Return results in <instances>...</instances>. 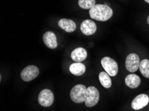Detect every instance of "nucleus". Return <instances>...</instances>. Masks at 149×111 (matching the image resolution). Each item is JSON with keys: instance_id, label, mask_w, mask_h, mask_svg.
<instances>
[{"instance_id": "f257e3e1", "label": "nucleus", "mask_w": 149, "mask_h": 111, "mask_svg": "<svg viewBox=\"0 0 149 111\" xmlns=\"http://www.w3.org/2000/svg\"><path fill=\"white\" fill-rule=\"evenodd\" d=\"M90 16L92 19L97 21H106L111 18L113 15V11L107 5L96 4L89 11Z\"/></svg>"}, {"instance_id": "f03ea898", "label": "nucleus", "mask_w": 149, "mask_h": 111, "mask_svg": "<svg viewBox=\"0 0 149 111\" xmlns=\"http://www.w3.org/2000/svg\"><path fill=\"white\" fill-rule=\"evenodd\" d=\"M87 88L83 85H76L70 91V98L75 103H82L85 101Z\"/></svg>"}, {"instance_id": "7ed1b4c3", "label": "nucleus", "mask_w": 149, "mask_h": 111, "mask_svg": "<svg viewBox=\"0 0 149 111\" xmlns=\"http://www.w3.org/2000/svg\"><path fill=\"white\" fill-rule=\"evenodd\" d=\"M101 65L110 76L114 77L116 75L118 72V65L113 59L109 57H105L102 59Z\"/></svg>"}, {"instance_id": "20e7f679", "label": "nucleus", "mask_w": 149, "mask_h": 111, "mask_svg": "<svg viewBox=\"0 0 149 111\" xmlns=\"http://www.w3.org/2000/svg\"><path fill=\"white\" fill-rule=\"evenodd\" d=\"M100 99V94L98 89L94 87H89L87 88L86 95L85 105L88 107L95 106Z\"/></svg>"}, {"instance_id": "39448f33", "label": "nucleus", "mask_w": 149, "mask_h": 111, "mask_svg": "<svg viewBox=\"0 0 149 111\" xmlns=\"http://www.w3.org/2000/svg\"><path fill=\"white\" fill-rule=\"evenodd\" d=\"M39 104L44 107H48L54 103V94L49 89H44L40 92L38 96Z\"/></svg>"}, {"instance_id": "423d86ee", "label": "nucleus", "mask_w": 149, "mask_h": 111, "mask_svg": "<svg viewBox=\"0 0 149 111\" xmlns=\"http://www.w3.org/2000/svg\"><path fill=\"white\" fill-rule=\"evenodd\" d=\"M39 69L34 65H29L25 67L21 72V78L26 82L31 81L36 79L39 74Z\"/></svg>"}, {"instance_id": "0eeeda50", "label": "nucleus", "mask_w": 149, "mask_h": 111, "mask_svg": "<svg viewBox=\"0 0 149 111\" xmlns=\"http://www.w3.org/2000/svg\"><path fill=\"white\" fill-rule=\"evenodd\" d=\"M140 61L139 57L135 53H131L126 57V68L129 72L136 71L139 68Z\"/></svg>"}, {"instance_id": "6e6552de", "label": "nucleus", "mask_w": 149, "mask_h": 111, "mask_svg": "<svg viewBox=\"0 0 149 111\" xmlns=\"http://www.w3.org/2000/svg\"><path fill=\"white\" fill-rule=\"evenodd\" d=\"M149 98L146 94H141L135 97L132 102V108L134 110H141L148 105Z\"/></svg>"}, {"instance_id": "1a4fd4ad", "label": "nucleus", "mask_w": 149, "mask_h": 111, "mask_svg": "<svg viewBox=\"0 0 149 111\" xmlns=\"http://www.w3.org/2000/svg\"><path fill=\"white\" fill-rule=\"evenodd\" d=\"M80 29L85 35H92L96 31V25L92 20H84L81 24Z\"/></svg>"}, {"instance_id": "9d476101", "label": "nucleus", "mask_w": 149, "mask_h": 111, "mask_svg": "<svg viewBox=\"0 0 149 111\" xmlns=\"http://www.w3.org/2000/svg\"><path fill=\"white\" fill-rule=\"evenodd\" d=\"M43 40H44V44L48 48L56 49L58 46L56 36L52 31H47L45 33L44 36H43Z\"/></svg>"}, {"instance_id": "9b49d317", "label": "nucleus", "mask_w": 149, "mask_h": 111, "mask_svg": "<svg viewBox=\"0 0 149 111\" xmlns=\"http://www.w3.org/2000/svg\"><path fill=\"white\" fill-rule=\"evenodd\" d=\"M58 26L60 28L64 29L65 31L68 33H71L75 31L76 28V25L75 22L72 21L71 19H61L59 21H58Z\"/></svg>"}, {"instance_id": "f8f14e48", "label": "nucleus", "mask_w": 149, "mask_h": 111, "mask_svg": "<svg viewBox=\"0 0 149 111\" xmlns=\"http://www.w3.org/2000/svg\"><path fill=\"white\" fill-rule=\"evenodd\" d=\"M71 57L72 60L81 63L87 57V51L82 47H78L72 52Z\"/></svg>"}, {"instance_id": "ddd939ff", "label": "nucleus", "mask_w": 149, "mask_h": 111, "mask_svg": "<svg viewBox=\"0 0 149 111\" xmlns=\"http://www.w3.org/2000/svg\"><path fill=\"white\" fill-rule=\"evenodd\" d=\"M125 83L129 88L135 89L141 84V79L135 74H130L125 78Z\"/></svg>"}, {"instance_id": "4468645a", "label": "nucleus", "mask_w": 149, "mask_h": 111, "mask_svg": "<svg viewBox=\"0 0 149 111\" xmlns=\"http://www.w3.org/2000/svg\"><path fill=\"white\" fill-rule=\"evenodd\" d=\"M69 70L71 73L73 74L74 75L81 76L83 74H84L86 71V67L82 63L76 62L70 65Z\"/></svg>"}, {"instance_id": "2eb2a0df", "label": "nucleus", "mask_w": 149, "mask_h": 111, "mask_svg": "<svg viewBox=\"0 0 149 111\" xmlns=\"http://www.w3.org/2000/svg\"><path fill=\"white\" fill-rule=\"evenodd\" d=\"M99 81L101 85L106 89H109L112 86V81L110 75L107 72H100L99 74Z\"/></svg>"}, {"instance_id": "dca6fc26", "label": "nucleus", "mask_w": 149, "mask_h": 111, "mask_svg": "<svg viewBox=\"0 0 149 111\" xmlns=\"http://www.w3.org/2000/svg\"><path fill=\"white\" fill-rule=\"evenodd\" d=\"M139 69L144 77L149 78V60L144 59L141 61Z\"/></svg>"}, {"instance_id": "f3484780", "label": "nucleus", "mask_w": 149, "mask_h": 111, "mask_svg": "<svg viewBox=\"0 0 149 111\" xmlns=\"http://www.w3.org/2000/svg\"><path fill=\"white\" fill-rule=\"evenodd\" d=\"M95 0H78V5L82 9L90 10L96 5Z\"/></svg>"}, {"instance_id": "a211bd4d", "label": "nucleus", "mask_w": 149, "mask_h": 111, "mask_svg": "<svg viewBox=\"0 0 149 111\" xmlns=\"http://www.w3.org/2000/svg\"><path fill=\"white\" fill-rule=\"evenodd\" d=\"M147 23H148V24L149 25V15H148V17L147 18Z\"/></svg>"}, {"instance_id": "6ab92c4d", "label": "nucleus", "mask_w": 149, "mask_h": 111, "mask_svg": "<svg viewBox=\"0 0 149 111\" xmlns=\"http://www.w3.org/2000/svg\"><path fill=\"white\" fill-rule=\"evenodd\" d=\"M144 1H145L146 3H149V0H144Z\"/></svg>"}]
</instances>
